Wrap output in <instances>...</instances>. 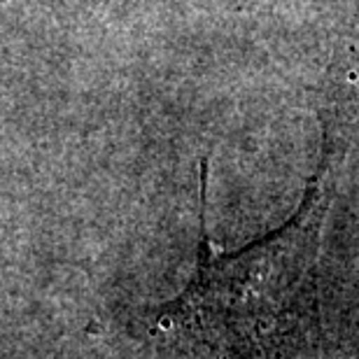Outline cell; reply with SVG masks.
<instances>
[{
    "instance_id": "6da1fadb",
    "label": "cell",
    "mask_w": 359,
    "mask_h": 359,
    "mask_svg": "<svg viewBox=\"0 0 359 359\" xmlns=\"http://www.w3.org/2000/svg\"><path fill=\"white\" fill-rule=\"evenodd\" d=\"M320 191L285 229L236 255H215L203 238L194 283L159 315V327L189 334L231 359H269L301 311L320 250Z\"/></svg>"
}]
</instances>
